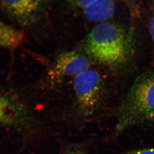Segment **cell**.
<instances>
[{
    "label": "cell",
    "mask_w": 154,
    "mask_h": 154,
    "mask_svg": "<svg viewBox=\"0 0 154 154\" xmlns=\"http://www.w3.org/2000/svg\"><path fill=\"white\" fill-rule=\"evenodd\" d=\"M131 48L130 37L124 28L108 22L98 23L85 42L87 54L109 66L118 65L126 61Z\"/></svg>",
    "instance_id": "cell-1"
},
{
    "label": "cell",
    "mask_w": 154,
    "mask_h": 154,
    "mask_svg": "<svg viewBox=\"0 0 154 154\" xmlns=\"http://www.w3.org/2000/svg\"><path fill=\"white\" fill-rule=\"evenodd\" d=\"M154 120V73L138 78L131 88L122 106L117 129L120 131L131 125Z\"/></svg>",
    "instance_id": "cell-2"
},
{
    "label": "cell",
    "mask_w": 154,
    "mask_h": 154,
    "mask_svg": "<svg viewBox=\"0 0 154 154\" xmlns=\"http://www.w3.org/2000/svg\"><path fill=\"white\" fill-rule=\"evenodd\" d=\"M73 88L79 108L89 114L97 106L101 96L102 82L98 72L88 69L74 78Z\"/></svg>",
    "instance_id": "cell-3"
},
{
    "label": "cell",
    "mask_w": 154,
    "mask_h": 154,
    "mask_svg": "<svg viewBox=\"0 0 154 154\" xmlns=\"http://www.w3.org/2000/svg\"><path fill=\"white\" fill-rule=\"evenodd\" d=\"M90 66V62L84 56L75 51H66L56 59L48 72V81L51 84H55L66 78H75Z\"/></svg>",
    "instance_id": "cell-4"
},
{
    "label": "cell",
    "mask_w": 154,
    "mask_h": 154,
    "mask_svg": "<svg viewBox=\"0 0 154 154\" xmlns=\"http://www.w3.org/2000/svg\"><path fill=\"white\" fill-rule=\"evenodd\" d=\"M4 11L19 22L28 23L41 11L45 0H1Z\"/></svg>",
    "instance_id": "cell-5"
},
{
    "label": "cell",
    "mask_w": 154,
    "mask_h": 154,
    "mask_svg": "<svg viewBox=\"0 0 154 154\" xmlns=\"http://www.w3.org/2000/svg\"><path fill=\"white\" fill-rule=\"evenodd\" d=\"M115 0H96L83 9L86 19L92 22H106L115 12Z\"/></svg>",
    "instance_id": "cell-6"
},
{
    "label": "cell",
    "mask_w": 154,
    "mask_h": 154,
    "mask_svg": "<svg viewBox=\"0 0 154 154\" xmlns=\"http://www.w3.org/2000/svg\"><path fill=\"white\" fill-rule=\"evenodd\" d=\"M24 34L8 24L1 22L0 26V45L4 48L14 49L22 43Z\"/></svg>",
    "instance_id": "cell-7"
},
{
    "label": "cell",
    "mask_w": 154,
    "mask_h": 154,
    "mask_svg": "<svg viewBox=\"0 0 154 154\" xmlns=\"http://www.w3.org/2000/svg\"><path fill=\"white\" fill-rule=\"evenodd\" d=\"M15 105L8 97L4 96L1 99V120L5 124L13 123L18 117V110Z\"/></svg>",
    "instance_id": "cell-8"
},
{
    "label": "cell",
    "mask_w": 154,
    "mask_h": 154,
    "mask_svg": "<svg viewBox=\"0 0 154 154\" xmlns=\"http://www.w3.org/2000/svg\"><path fill=\"white\" fill-rule=\"evenodd\" d=\"M95 1L96 0H69L75 7L83 10Z\"/></svg>",
    "instance_id": "cell-9"
},
{
    "label": "cell",
    "mask_w": 154,
    "mask_h": 154,
    "mask_svg": "<svg viewBox=\"0 0 154 154\" xmlns=\"http://www.w3.org/2000/svg\"><path fill=\"white\" fill-rule=\"evenodd\" d=\"M126 154H154V149L133 150L128 152Z\"/></svg>",
    "instance_id": "cell-10"
},
{
    "label": "cell",
    "mask_w": 154,
    "mask_h": 154,
    "mask_svg": "<svg viewBox=\"0 0 154 154\" xmlns=\"http://www.w3.org/2000/svg\"><path fill=\"white\" fill-rule=\"evenodd\" d=\"M149 31L152 38L154 42V16L152 18L150 22Z\"/></svg>",
    "instance_id": "cell-11"
},
{
    "label": "cell",
    "mask_w": 154,
    "mask_h": 154,
    "mask_svg": "<svg viewBox=\"0 0 154 154\" xmlns=\"http://www.w3.org/2000/svg\"><path fill=\"white\" fill-rule=\"evenodd\" d=\"M124 2L126 3L128 6L129 7L131 10L136 8V7L135 6L134 1V0H122Z\"/></svg>",
    "instance_id": "cell-12"
},
{
    "label": "cell",
    "mask_w": 154,
    "mask_h": 154,
    "mask_svg": "<svg viewBox=\"0 0 154 154\" xmlns=\"http://www.w3.org/2000/svg\"><path fill=\"white\" fill-rule=\"evenodd\" d=\"M65 154H86L85 152L80 150H74L70 151Z\"/></svg>",
    "instance_id": "cell-13"
}]
</instances>
